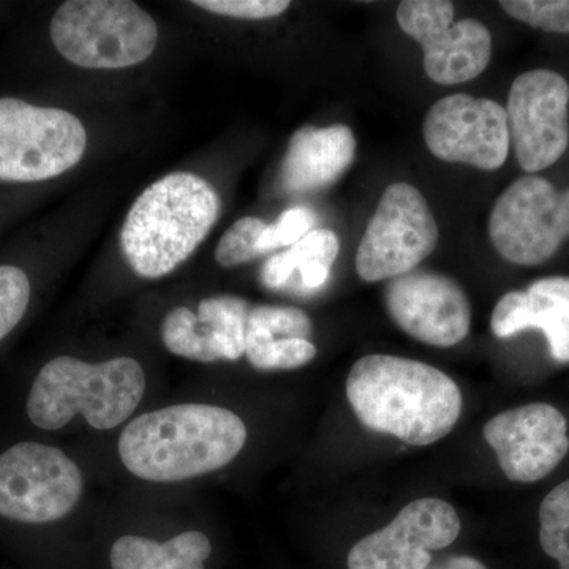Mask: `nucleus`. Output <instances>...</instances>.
Here are the masks:
<instances>
[{"instance_id": "1", "label": "nucleus", "mask_w": 569, "mask_h": 569, "mask_svg": "<svg viewBox=\"0 0 569 569\" xmlns=\"http://www.w3.org/2000/svg\"><path fill=\"white\" fill-rule=\"evenodd\" d=\"M347 399L362 426L413 447L449 436L462 413V392L447 373L415 359L369 355L347 378Z\"/></svg>"}, {"instance_id": "2", "label": "nucleus", "mask_w": 569, "mask_h": 569, "mask_svg": "<svg viewBox=\"0 0 569 569\" xmlns=\"http://www.w3.org/2000/svg\"><path fill=\"white\" fill-rule=\"evenodd\" d=\"M246 441L244 421L233 411L181 403L133 419L119 440V456L134 477L178 482L228 466Z\"/></svg>"}, {"instance_id": "3", "label": "nucleus", "mask_w": 569, "mask_h": 569, "mask_svg": "<svg viewBox=\"0 0 569 569\" xmlns=\"http://www.w3.org/2000/svg\"><path fill=\"white\" fill-rule=\"evenodd\" d=\"M220 198L192 173H171L134 200L122 224L121 249L130 268L160 279L179 268L211 233Z\"/></svg>"}, {"instance_id": "4", "label": "nucleus", "mask_w": 569, "mask_h": 569, "mask_svg": "<svg viewBox=\"0 0 569 569\" xmlns=\"http://www.w3.org/2000/svg\"><path fill=\"white\" fill-rule=\"evenodd\" d=\"M146 391L140 362L116 358L100 365L61 356L40 370L28 399L33 426L58 430L82 415L97 430H110L132 417Z\"/></svg>"}, {"instance_id": "5", "label": "nucleus", "mask_w": 569, "mask_h": 569, "mask_svg": "<svg viewBox=\"0 0 569 569\" xmlns=\"http://www.w3.org/2000/svg\"><path fill=\"white\" fill-rule=\"evenodd\" d=\"M50 36L59 54L74 66L118 70L151 58L159 28L130 0H69L52 17Z\"/></svg>"}, {"instance_id": "6", "label": "nucleus", "mask_w": 569, "mask_h": 569, "mask_svg": "<svg viewBox=\"0 0 569 569\" xmlns=\"http://www.w3.org/2000/svg\"><path fill=\"white\" fill-rule=\"evenodd\" d=\"M86 146L84 126L71 112L0 99V181L58 178L81 162Z\"/></svg>"}, {"instance_id": "7", "label": "nucleus", "mask_w": 569, "mask_h": 569, "mask_svg": "<svg viewBox=\"0 0 569 569\" xmlns=\"http://www.w3.org/2000/svg\"><path fill=\"white\" fill-rule=\"evenodd\" d=\"M569 238V187L557 190L538 174L509 183L489 216V239L503 260L546 263Z\"/></svg>"}, {"instance_id": "8", "label": "nucleus", "mask_w": 569, "mask_h": 569, "mask_svg": "<svg viewBox=\"0 0 569 569\" xmlns=\"http://www.w3.org/2000/svg\"><path fill=\"white\" fill-rule=\"evenodd\" d=\"M440 231L425 194L407 182L391 183L356 252V272L365 282H381L415 271L436 252Z\"/></svg>"}, {"instance_id": "9", "label": "nucleus", "mask_w": 569, "mask_h": 569, "mask_svg": "<svg viewBox=\"0 0 569 569\" xmlns=\"http://www.w3.org/2000/svg\"><path fill=\"white\" fill-rule=\"evenodd\" d=\"M80 468L47 445H14L0 456V516L26 523L66 518L82 493Z\"/></svg>"}, {"instance_id": "10", "label": "nucleus", "mask_w": 569, "mask_h": 569, "mask_svg": "<svg viewBox=\"0 0 569 569\" xmlns=\"http://www.w3.org/2000/svg\"><path fill=\"white\" fill-rule=\"evenodd\" d=\"M397 22L425 51L427 77L437 84L475 80L492 58V36L481 21L455 22V3L448 0H407L399 3Z\"/></svg>"}, {"instance_id": "11", "label": "nucleus", "mask_w": 569, "mask_h": 569, "mask_svg": "<svg viewBox=\"0 0 569 569\" xmlns=\"http://www.w3.org/2000/svg\"><path fill=\"white\" fill-rule=\"evenodd\" d=\"M509 138L529 174L559 162L569 146V82L557 71L529 70L509 89Z\"/></svg>"}, {"instance_id": "12", "label": "nucleus", "mask_w": 569, "mask_h": 569, "mask_svg": "<svg viewBox=\"0 0 569 569\" xmlns=\"http://www.w3.org/2000/svg\"><path fill=\"white\" fill-rule=\"evenodd\" d=\"M422 133L437 159L485 171L500 170L511 148L507 108L468 93H452L433 103Z\"/></svg>"}, {"instance_id": "13", "label": "nucleus", "mask_w": 569, "mask_h": 569, "mask_svg": "<svg viewBox=\"0 0 569 569\" xmlns=\"http://www.w3.org/2000/svg\"><path fill=\"white\" fill-rule=\"evenodd\" d=\"M460 519L440 498L408 503L385 529L367 535L348 553V569H426L432 550L447 549L458 539Z\"/></svg>"}, {"instance_id": "14", "label": "nucleus", "mask_w": 569, "mask_h": 569, "mask_svg": "<svg viewBox=\"0 0 569 569\" xmlns=\"http://www.w3.org/2000/svg\"><path fill=\"white\" fill-rule=\"evenodd\" d=\"M385 306L389 317L418 342L437 348L458 346L470 332L471 307L451 277L411 271L388 280Z\"/></svg>"}, {"instance_id": "15", "label": "nucleus", "mask_w": 569, "mask_h": 569, "mask_svg": "<svg viewBox=\"0 0 569 569\" xmlns=\"http://www.w3.org/2000/svg\"><path fill=\"white\" fill-rule=\"evenodd\" d=\"M482 433L509 481L537 482L552 473L569 451L567 419L545 402L503 411L490 419Z\"/></svg>"}, {"instance_id": "16", "label": "nucleus", "mask_w": 569, "mask_h": 569, "mask_svg": "<svg viewBox=\"0 0 569 569\" xmlns=\"http://www.w3.org/2000/svg\"><path fill=\"white\" fill-rule=\"evenodd\" d=\"M490 329L498 339L539 329L548 339L550 356L569 362V277H542L526 291L501 296L493 307Z\"/></svg>"}, {"instance_id": "17", "label": "nucleus", "mask_w": 569, "mask_h": 569, "mask_svg": "<svg viewBox=\"0 0 569 569\" xmlns=\"http://www.w3.org/2000/svg\"><path fill=\"white\" fill-rule=\"evenodd\" d=\"M356 138L343 123L296 130L280 167V186L288 193H312L335 186L355 163Z\"/></svg>"}, {"instance_id": "18", "label": "nucleus", "mask_w": 569, "mask_h": 569, "mask_svg": "<svg viewBox=\"0 0 569 569\" xmlns=\"http://www.w3.org/2000/svg\"><path fill=\"white\" fill-rule=\"evenodd\" d=\"M339 249L335 231L312 230L301 241L266 261L260 272L261 283L271 290H282L298 272L301 291L321 290L331 277Z\"/></svg>"}, {"instance_id": "19", "label": "nucleus", "mask_w": 569, "mask_h": 569, "mask_svg": "<svg viewBox=\"0 0 569 569\" xmlns=\"http://www.w3.org/2000/svg\"><path fill=\"white\" fill-rule=\"evenodd\" d=\"M212 545L201 531H186L167 542L122 537L112 545V569H204Z\"/></svg>"}, {"instance_id": "20", "label": "nucleus", "mask_w": 569, "mask_h": 569, "mask_svg": "<svg viewBox=\"0 0 569 569\" xmlns=\"http://www.w3.org/2000/svg\"><path fill=\"white\" fill-rule=\"evenodd\" d=\"M162 340L168 351L197 362L227 359L222 342L208 325L187 307H176L163 318Z\"/></svg>"}, {"instance_id": "21", "label": "nucleus", "mask_w": 569, "mask_h": 569, "mask_svg": "<svg viewBox=\"0 0 569 569\" xmlns=\"http://www.w3.org/2000/svg\"><path fill=\"white\" fill-rule=\"evenodd\" d=\"M249 302L238 296H216L203 299L198 307V320L216 332L227 353V361H236L246 355L247 318Z\"/></svg>"}, {"instance_id": "22", "label": "nucleus", "mask_w": 569, "mask_h": 569, "mask_svg": "<svg viewBox=\"0 0 569 569\" xmlns=\"http://www.w3.org/2000/svg\"><path fill=\"white\" fill-rule=\"evenodd\" d=\"M246 356L258 370H291L309 365L317 356V347L310 340L274 339L247 326Z\"/></svg>"}, {"instance_id": "23", "label": "nucleus", "mask_w": 569, "mask_h": 569, "mask_svg": "<svg viewBox=\"0 0 569 569\" xmlns=\"http://www.w3.org/2000/svg\"><path fill=\"white\" fill-rule=\"evenodd\" d=\"M539 542L546 556L569 569V479L550 490L539 508Z\"/></svg>"}, {"instance_id": "24", "label": "nucleus", "mask_w": 569, "mask_h": 569, "mask_svg": "<svg viewBox=\"0 0 569 569\" xmlns=\"http://www.w3.org/2000/svg\"><path fill=\"white\" fill-rule=\"evenodd\" d=\"M268 223L258 217H244L231 224L222 236L216 250L217 263L222 268H236L261 257L260 242Z\"/></svg>"}, {"instance_id": "25", "label": "nucleus", "mask_w": 569, "mask_h": 569, "mask_svg": "<svg viewBox=\"0 0 569 569\" xmlns=\"http://www.w3.org/2000/svg\"><path fill=\"white\" fill-rule=\"evenodd\" d=\"M247 326L261 329L274 339L309 340L313 332L312 320L298 307L252 306Z\"/></svg>"}, {"instance_id": "26", "label": "nucleus", "mask_w": 569, "mask_h": 569, "mask_svg": "<svg viewBox=\"0 0 569 569\" xmlns=\"http://www.w3.org/2000/svg\"><path fill=\"white\" fill-rule=\"evenodd\" d=\"M500 7L530 28L569 33V0H503Z\"/></svg>"}, {"instance_id": "27", "label": "nucleus", "mask_w": 569, "mask_h": 569, "mask_svg": "<svg viewBox=\"0 0 569 569\" xmlns=\"http://www.w3.org/2000/svg\"><path fill=\"white\" fill-rule=\"evenodd\" d=\"M31 301V282L17 266H0V340L17 328Z\"/></svg>"}, {"instance_id": "28", "label": "nucleus", "mask_w": 569, "mask_h": 569, "mask_svg": "<svg viewBox=\"0 0 569 569\" xmlns=\"http://www.w3.org/2000/svg\"><path fill=\"white\" fill-rule=\"evenodd\" d=\"M316 213L307 208H291L280 213L276 223L268 224L258 247L261 254L272 252L279 247H291L312 231Z\"/></svg>"}, {"instance_id": "29", "label": "nucleus", "mask_w": 569, "mask_h": 569, "mask_svg": "<svg viewBox=\"0 0 569 569\" xmlns=\"http://www.w3.org/2000/svg\"><path fill=\"white\" fill-rule=\"evenodd\" d=\"M193 6L238 20H269L280 17L291 3L288 0H194Z\"/></svg>"}, {"instance_id": "30", "label": "nucleus", "mask_w": 569, "mask_h": 569, "mask_svg": "<svg viewBox=\"0 0 569 569\" xmlns=\"http://www.w3.org/2000/svg\"><path fill=\"white\" fill-rule=\"evenodd\" d=\"M426 569H488L485 563L468 556H451L430 563Z\"/></svg>"}]
</instances>
